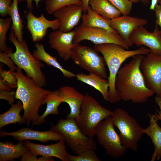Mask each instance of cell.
<instances>
[{"label": "cell", "mask_w": 161, "mask_h": 161, "mask_svg": "<svg viewBox=\"0 0 161 161\" xmlns=\"http://www.w3.org/2000/svg\"><path fill=\"white\" fill-rule=\"evenodd\" d=\"M115 6L122 15H129L133 2L130 0H108Z\"/></svg>", "instance_id": "33"}, {"label": "cell", "mask_w": 161, "mask_h": 161, "mask_svg": "<svg viewBox=\"0 0 161 161\" xmlns=\"http://www.w3.org/2000/svg\"><path fill=\"white\" fill-rule=\"evenodd\" d=\"M80 26L103 28L115 33L117 31L110 26V19L106 18L95 11L89 5L86 13L82 16Z\"/></svg>", "instance_id": "21"}, {"label": "cell", "mask_w": 161, "mask_h": 161, "mask_svg": "<svg viewBox=\"0 0 161 161\" xmlns=\"http://www.w3.org/2000/svg\"><path fill=\"white\" fill-rule=\"evenodd\" d=\"M62 103L58 90L51 91L46 95L44 100V104H47L46 110L42 115L39 116L35 125L42 124L46 121L45 120V118L49 114H58V107Z\"/></svg>", "instance_id": "25"}, {"label": "cell", "mask_w": 161, "mask_h": 161, "mask_svg": "<svg viewBox=\"0 0 161 161\" xmlns=\"http://www.w3.org/2000/svg\"><path fill=\"white\" fill-rule=\"evenodd\" d=\"M11 23L10 17L0 18V52L8 54L13 52L12 48L8 47L6 44L7 39V33Z\"/></svg>", "instance_id": "29"}, {"label": "cell", "mask_w": 161, "mask_h": 161, "mask_svg": "<svg viewBox=\"0 0 161 161\" xmlns=\"http://www.w3.org/2000/svg\"><path fill=\"white\" fill-rule=\"evenodd\" d=\"M31 11L29 10L26 14V28L30 33L33 42L42 40L46 35L49 28H51L54 31L60 30V23L59 19L56 18L52 20H49L42 13L41 14L40 17H37Z\"/></svg>", "instance_id": "12"}, {"label": "cell", "mask_w": 161, "mask_h": 161, "mask_svg": "<svg viewBox=\"0 0 161 161\" xmlns=\"http://www.w3.org/2000/svg\"><path fill=\"white\" fill-rule=\"evenodd\" d=\"M0 90L10 91L11 88L4 80L0 76Z\"/></svg>", "instance_id": "41"}, {"label": "cell", "mask_w": 161, "mask_h": 161, "mask_svg": "<svg viewBox=\"0 0 161 161\" xmlns=\"http://www.w3.org/2000/svg\"><path fill=\"white\" fill-rule=\"evenodd\" d=\"M82 5L71 4L61 8L53 14L55 17L60 20V30L68 32L78 24L82 18Z\"/></svg>", "instance_id": "17"}, {"label": "cell", "mask_w": 161, "mask_h": 161, "mask_svg": "<svg viewBox=\"0 0 161 161\" xmlns=\"http://www.w3.org/2000/svg\"><path fill=\"white\" fill-rule=\"evenodd\" d=\"M94 48L102 54L109 70L108 101L112 103H117L121 99L116 88L115 79L121 64L128 58L138 55H146L151 50L143 47L134 50H128L118 44L109 43L95 45Z\"/></svg>", "instance_id": "3"}, {"label": "cell", "mask_w": 161, "mask_h": 161, "mask_svg": "<svg viewBox=\"0 0 161 161\" xmlns=\"http://www.w3.org/2000/svg\"><path fill=\"white\" fill-rule=\"evenodd\" d=\"M155 101L159 107L160 110L159 111L155 109L158 112L157 114V113L155 112V114L158 118L159 120L161 121V96L159 97L156 96L155 97Z\"/></svg>", "instance_id": "39"}, {"label": "cell", "mask_w": 161, "mask_h": 161, "mask_svg": "<svg viewBox=\"0 0 161 161\" xmlns=\"http://www.w3.org/2000/svg\"><path fill=\"white\" fill-rule=\"evenodd\" d=\"M8 40L15 46L16 51L8 54L17 67L23 69L27 75L40 86L47 85L45 76L41 68L44 65L36 58L30 52L26 41H19L11 30Z\"/></svg>", "instance_id": "4"}, {"label": "cell", "mask_w": 161, "mask_h": 161, "mask_svg": "<svg viewBox=\"0 0 161 161\" xmlns=\"http://www.w3.org/2000/svg\"><path fill=\"white\" fill-rule=\"evenodd\" d=\"M36 155L30 150L25 153L20 158L21 161H53L54 159L52 157L42 156L38 158Z\"/></svg>", "instance_id": "34"}, {"label": "cell", "mask_w": 161, "mask_h": 161, "mask_svg": "<svg viewBox=\"0 0 161 161\" xmlns=\"http://www.w3.org/2000/svg\"><path fill=\"white\" fill-rule=\"evenodd\" d=\"M75 35L73 44H79L82 41H90L95 45L114 44L128 49L129 47L118 33H115L105 29L97 27L80 26L74 30Z\"/></svg>", "instance_id": "10"}, {"label": "cell", "mask_w": 161, "mask_h": 161, "mask_svg": "<svg viewBox=\"0 0 161 161\" xmlns=\"http://www.w3.org/2000/svg\"><path fill=\"white\" fill-rule=\"evenodd\" d=\"M154 10L156 17L155 23L156 25L160 27L161 31V5L157 4Z\"/></svg>", "instance_id": "38"}, {"label": "cell", "mask_w": 161, "mask_h": 161, "mask_svg": "<svg viewBox=\"0 0 161 161\" xmlns=\"http://www.w3.org/2000/svg\"><path fill=\"white\" fill-rule=\"evenodd\" d=\"M35 47L36 49L34 50L33 55L37 59L42 61L47 65L59 70L66 78H72L76 77V75L63 68L57 61V58L47 53L45 51L43 44L38 43L35 45Z\"/></svg>", "instance_id": "24"}, {"label": "cell", "mask_w": 161, "mask_h": 161, "mask_svg": "<svg viewBox=\"0 0 161 161\" xmlns=\"http://www.w3.org/2000/svg\"><path fill=\"white\" fill-rule=\"evenodd\" d=\"M160 161H161V160Z\"/></svg>", "instance_id": "46"}, {"label": "cell", "mask_w": 161, "mask_h": 161, "mask_svg": "<svg viewBox=\"0 0 161 161\" xmlns=\"http://www.w3.org/2000/svg\"><path fill=\"white\" fill-rule=\"evenodd\" d=\"M158 2L161 5V0H158Z\"/></svg>", "instance_id": "45"}, {"label": "cell", "mask_w": 161, "mask_h": 161, "mask_svg": "<svg viewBox=\"0 0 161 161\" xmlns=\"http://www.w3.org/2000/svg\"><path fill=\"white\" fill-rule=\"evenodd\" d=\"M89 4L96 12L110 19L120 16L121 14L108 0H89Z\"/></svg>", "instance_id": "27"}, {"label": "cell", "mask_w": 161, "mask_h": 161, "mask_svg": "<svg viewBox=\"0 0 161 161\" xmlns=\"http://www.w3.org/2000/svg\"><path fill=\"white\" fill-rule=\"evenodd\" d=\"M30 150L20 141L17 144L9 141L0 142V161L12 160L21 158L25 153Z\"/></svg>", "instance_id": "22"}, {"label": "cell", "mask_w": 161, "mask_h": 161, "mask_svg": "<svg viewBox=\"0 0 161 161\" xmlns=\"http://www.w3.org/2000/svg\"><path fill=\"white\" fill-rule=\"evenodd\" d=\"M158 0H151V4L149 7L150 10H154L156 6L158 4Z\"/></svg>", "instance_id": "43"}, {"label": "cell", "mask_w": 161, "mask_h": 161, "mask_svg": "<svg viewBox=\"0 0 161 161\" xmlns=\"http://www.w3.org/2000/svg\"><path fill=\"white\" fill-rule=\"evenodd\" d=\"M12 0H0V14L2 18L8 14Z\"/></svg>", "instance_id": "37"}, {"label": "cell", "mask_w": 161, "mask_h": 161, "mask_svg": "<svg viewBox=\"0 0 161 161\" xmlns=\"http://www.w3.org/2000/svg\"><path fill=\"white\" fill-rule=\"evenodd\" d=\"M133 3H137L139 1H141L145 5L148 4L149 3V0H130Z\"/></svg>", "instance_id": "44"}, {"label": "cell", "mask_w": 161, "mask_h": 161, "mask_svg": "<svg viewBox=\"0 0 161 161\" xmlns=\"http://www.w3.org/2000/svg\"><path fill=\"white\" fill-rule=\"evenodd\" d=\"M76 79L96 89L101 94L104 99L108 101L109 84L105 79L93 73L86 74L78 73L76 75Z\"/></svg>", "instance_id": "23"}, {"label": "cell", "mask_w": 161, "mask_h": 161, "mask_svg": "<svg viewBox=\"0 0 161 161\" xmlns=\"http://www.w3.org/2000/svg\"><path fill=\"white\" fill-rule=\"evenodd\" d=\"M43 0H18V2H21L23 1H26L27 3V9H29V10H32L33 8V6L32 5V2L34 1L35 2L36 6L37 7H38L39 2Z\"/></svg>", "instance_id": "40"}, {"label": "cell", "mask_w": 161, "mask_h": 161, "mask_svg": "<svg viewBox=\"0 0 161 161\" xmlns=\"http://www.w3.org/2000/svg\"><path fill=\"white\" fill-rule=\"evenodd\" d=\"M45 10L49 14H52L64 6L77 4L82 5L80 0H46Z\"/></svg>", "instance_id": "30"}, {"label": "cell", "mask_w": 161, "mask_h": 161, "mask_svg": "<svg viewBox=\"0 0 161 161\" xmlns=\"http://www.w3.org/2000/svg\"><path fill=\"white\" fill-rule=\"evenodd\" d=\"M82 3V6L83 9V12H86L88 7L89 6V0H80Z\"/></svg>", "instance_id": "42"}, {"label": "cell", "mask_w": 161, "mask_h": 161, "mask_svg": "<svg viewBox=\"0 0 161 161\" xmlns=\"http://www.w3.org/2000/svg\"><path fill=\"white\" fill-rule=\"evenodd\" d=\"M23 142L26 147L37 156L55 157L62 161H68L69 154L66 151L64 139L50 145L36 144L28 140H24Z\"/></svg>", "instance_id": "18"}, {"label": "cell", "mask_w": 161, "mask_h": 161, "mask_svg": "<svg viewBox=\"0 0 161 161\" xmlns=\"http://www.w3.org/2000/svg\"><path fill=\"white\" fill-rule=\"evenodd\" d=\"M23 109L22 103L20 100L11 105L7 111L0 115V128L10 124L17 123L19 124H24L26 123L25 120L20 114Z\"/></svg>", "instance_id": "26"}, {"label": "cell", "mask_w": 161, "mask_h": 161, "mask_svg": "<svg viewBox=\"0 0 161 161\" xmlns=\"http://www.w3.org/2000/svg\"><path fill=\"white\" fill-rule=\"evenodd\" d=\"M144 56L142 55L134 56L129 63L126 64L118 71L115 87L123 101L144 103L155 94L146 86L140 68V63Z\"/></svg>", "instance_id": "1"}, {"label": "cell", "mask_w": 161, "mask_h": 161, "mask_svg": "<svg viewBox=\"0 0 161 161\" xmlns=\"http://www.w3.org/2000/svg\"><path fill=\"white\" fill-rule=\"evenodd\" d=\"M7 136H12L14 139L19 141L34 140L43 143L49 141H58L64 138L62 134L51 129L47 131H38L27 127L23 128L18 130L11 132L0 131V137Z\"/></svg>", "instance_id": "14"}, {"label": "cell", "mask_w": 161, "mask_h": 161, "mask_svg": "<svg viewBox=\"0 0 161 161\" xmlns=\"http://www.w3.org/2000/svg\"><path fill=\"white\" fill-rule=\"evenodd\" d=\"M94 151L92 149H89L75 155L69 154L68 161H100Z\"/></svg>", "instance_id": "31"}, {"label": "cell", "mask_w": 161, "mask_h": 161, "mask_svg": "<svg viewBox=\"0 0 161 161\" xmlns=\"http://www.w3.org/2000/svg\"><path fill=\"white\" fill-rule=\"evenodd\" d=\"M129 39L133 44L138 47L145 46L150 49L151 52L161 55V31L158 26L155 25L152 32L143 26L138 27L132 32Z\"/></svg>", "instance_id": "13"}, {"label": "cell", "mask_w": 161, "mask_h": 161, "mask_svg": "<svg viewBox=\"0 0 161 161\" xmlns=\"http://www.w3.org/2000/svg\"><path fill=\"white\" fill-rule=\"evenodd\" d=\"M149 118V126L144 129L143 132L151 139L154 147V151L151 157V161L157 160L161 158V128L158 125L159 120L155 114H148Z\"/></svg>", "instance_id": "20"}, {"label": "cell", "mask_w": 161, "mask_h": 161, "mask_svg": "<svg viewBox=\"0 0 161 161\" xmlns=\"http://www.w3.org/2000/svg\"><path fill=\"white\" fill-rule=\"evenodd\" d=\"M94 48L75 44L70 53V58L76 64L101 78H108L105 61Z\"/></svg>", "instance_id": "8"}, {"label": "cell", "mask_w": 161, "mask_h": 161, "mask_svg": "<svg viewBox=\"0 0 161 161\" xmlns=\"http://www.w3.org/2000/svg\"><path fill=\"white\" fill-rule=\"evenodd\" d=\"M74 35V30L64 32L60 30L54 31L49 35L48 42L50 47L64 61L70 59L71 51L75 45L73 43Z\"/></svg>", "instance_id": "16"}, {"label": "cell", "mask_w": 161, "mask_h": 161, "mask_svg": "<svg viewBox=\"0 0 161 161\" xmlns=\"http://www.w3.org/2000/svg\"><path fill=\"white\" fill-rule=\"evenodd\" d=\"M15 95L16 92L13 91L0 90V99L7 100L11 106L15 102Z\"/></svg>", "instance_id": "36"}, {"label": "cell", "mask_w": 161, "mask_h": 161, "mask_svg": "<svg viewBox=\"0 0 161 161\" xmlns=\"http://www.w3.org/2000/svg\"><path fill=\"white\" fill-rule=\"evenodd\" d=\"M0 61L1 63L7 65L9 68L10 69L16 70L17 67L15 66L14 62L9 56L8 53L0 52Z\"/></svg>", "instance_id": "35"}, {"label": "cell", "mask_w": 161, "mask_h": 161, "mask_svg": "<svg viewBox=\"0 0 161 161\" xmlns=\"http://www.w3.org/2000/svg\"><path fill=\"white\" fill-rule=\"evenodd\" d=\"M113 112L103 107L87 92L81 106L80 112L74 120L82 132L93 138L98 126L102 120L111 116Z\"/></svg>", "instance_id": "5"}, {"label": "cell", "mask_w": 161, "mask_h": 161, "mask_svg": "<svg viewBox=\"0 0 161 161\" xmlns=\"http://www.w3.org/2000/svg\"><path fill=\"white\" fill-rule=\"evenodd\" d=\"M140 68L147 87L161 96V55L151 52L144 56Z\"/></svg>", "instance_id": "11"}, {"label": "cell", "mask_w": 161, "mask_h": 161, "mask_svg": "<svg viewBox=\"0 0 161 161\" xmlns=\"http://www.w3.org/2000/svg\"><path fill=\"white\" fill-rule=\"evenodd\" d=\"M18 2V0H13L9 9L8 14L12 21L11 29L13 31L18 40L21 42L23 40L22 35L24 25L19 12Z\"/></svg>", "instance_id": "28"}, {"label": "cell", "mask_w": 161, "mask_h": 161, "mask_svg": "<svg viewBox=\"0 0 161 161\" xmlns=\"http://www.w3.org/2000/svg\"><path fill=\"white\" fill-rule=\"evenodd\" d=\"M2 65L1 64L0 77L11 88H17V79L16 72L10 69L9 71L3 70L2 69Z\"/></svg>", "instance_id": "32"}, {"label": "cell", "mask_w": 161, "mask_h": 161, "mask_svg": "<svg viewBox=\"0 0 161 161\" xmlns=\"http://www.w3.org/2000/svg\"><path fill=\"white\" fill-rule=\"evenodd\" d=\"M51 129L63 135L65 143L75 155L88 150L97 149L96 142L82 132L74 119H60Z\"/></svg>", "instance_id": "6"}, {"label": "cell", "mask_w": 161, "mask_h": 161, "mask_svg": "<svg viewBox=\"0 0 161 161\" xmlns=\"http://www.w3.org/2000/svg\"><path fill=\"white\" fill-rule=\"evenodd\" d=\"M114 126L111 116L108 117L99 124L95 136L106 153L112 158H117L123 155L127 149L122 144Z\"/></svg>", "instance_id": "9"}, {"label": "cell", "mask_w": 161, "mask_h": 161, "mask_svg": "<svg viewBox=\"0 0 161 161\" xmlns=\"http://www.w3.org/2000/svg\"><path fill=\"white\" fill-rule=\"evenodd\" d=\"M16 72L17 86L15 99L22 103L24 110L22 117L27 126H29L31 123L33 126L39 116V108L44 104L45 96L51 91L42 88L33 79L24 75L19 68L17 67Z\"/></svg>", "instance_id": "2"}, {"label": "cell", "mask_w": 161, "mask_h": 161, "mask_svg": "<svg viewBox=\"0 0 161 161\" xmlns=\"http://www.w3.org/2000/svg\"><path fill=\"white\" fill-rule=\"evenodd\" d=\"M58 90L63 103H67L70 108V112L66 118L75 119L80 112L85 95L71 86H64Z\"/></svg>", "instance_id": "19"}, {"label": "cell", "mask_w": 161, "mask_h": 161, "mask_svg": "<svg viewBox=\"0 0 161 161\" xmlns=\"http://www.w3.org/2000/svg\"><path fill=\"white\" fill-rule=\"evenodd\" d=\"M148 22L145 19L122 15L111 19L110 24L129 47L133 45L129 39L132 32L138 27L146 25Z\"/></svg>", "instance_id": "15"}, {"label": "cell", "mask_w": 161, "mask_h": 161, "mask_svg": "<svg viewBox=\"0 0 161 161\" xmlns=\"http://www.w3.org/2000/svg\"><path fill=\"white\" fill-rule=\"evenodd\" d=\"M113 125L120 131L121 143L127 149L138 150V143L143 135V128L135 118L125 110L116 109L111 115Z\"/></svg>", "instance_id": "7"}]
</instances>
